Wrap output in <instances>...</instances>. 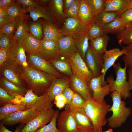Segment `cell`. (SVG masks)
<instances>
[{"instance_id":"cell-45","label":"cell","mask_w":132,"mask_h":132,"mask_svg":"<svg viewBox=\"0 0 132 132\" xmlns=\"http://www.w3.org/2000/svg\"><path fill=\"white\" fill-rule=\"evenodd\" d=\"M80 0H76L74 4L64 13V18L68 17L78 18Z\"/></svg>"},{"instance_id":"cell-24","label":"cell","mask_w":132,"mask_h":132,"mask_svg":"<svg viewBox=\"0 0 132 132\" xmlns=\"http://www.w3.org/2000/svg\"><path fill=\"white\" fill-rule=\"evenodd\" d=\"M40 41L29 32L22 39L21 43L27 53L35 54L39 53Z\"/></svg>"},{"instance_id":"cell-22","label":"cell","mask_w":132,"mask_h":132,"mask_svg":"<svg viewBox=\"0 0 132 132\" xmlns=\"http://www.w3.org/2000/svg\"><path fill=\"white\" fill-rule=\"evenodd\" d=\"M77 17L87 29L93 22L94 16L89 8L87 0H80Z\"/></svg>"},{"instance_id":"cell-38","label":"cell","mask_w":132,"mask_h":132,"mask_svg":"<svg viewBox=\"0 0 132 132\" xmlns=\"http://www.w3.org/2000/svg\"><path fill=\"white\" fill-rule=\"evenodd\" d=\"M59 115V111L55 110L54 116L49 123L41 127L34 132H60L56 126V122Z\"/></svg>"},{"instance_id":"cell-56","label":"cell","mask_w":132,"mask_h":132,"mask_svg":"<svg viewBox=\"0 0 132 132\" xmlns=\"http://www.w3.org/2000/svg\"><path fill=\"white\" fill-rule=\"evenodd\" d=\"M54 103L56 107L59 109L64 107L67 104V102L65 101L61 100L54 101Z\"/></svg>"},{"instance_id":"cell-52","label":"cell","mask_w":132,"mask_h":132,"mask_svg":"<svg viewBox=\"0 0 132 132\" xmlns=\"http://www.w3.org/2000/svg\"><path fill=\"white\" fill-rule=\"evenodd\" d=\"M9 49H0V66L5 62L9 57Z\"/></svg>"},{"instance_id":"cell-26","label":"cell","mask_w":132,"mask_h":132,"mask_svg":"<svg viewBox=\"0 0 132 132\" xmlns=\"http://www.w3.org/2000/svg\"><path fill=\"white\" fill-rule=\"evenodd\" d=\"M110 39L108 34H105L90 41L89 45L96 52L102 56L107 50V48Z\"/></svg>"},{"instance_id":"cell-48","label":"cell","mask_w":132,"mask_h":132,"mask_svg":"<svg viewBox=\"0 0 132 132\" xmlns=\"http://www.w3.org/2000/svg\"><path fill=\"white\" fill-rule=\"evenodd\" d=\"M16 3L21 7L25 9L27 8H33L37 7L40 5L36 0H16Z\"/></svg>"},{"instance_id":"cell-20","label":"cell","mask_w":132,"mask_h":132,"mask_svg":"<svg viewBox=\"0 0 132 132\" xmlns=\"http://www.w3.org/2000/svg\"><path fill=\"white\" fill-rule=\"evenodd\" d=\"M39 53L48 61L51 60L58 54L57 42L43 39L40 41Z\"/></svg>"},{"instance_id":"cell-28","label":"cell","mask_w":132,"mask_h":132,"mask_svg":"<svg viewBox=\"0 0 132 132\" xmlns=\"http://www.w3.org/2000/svg\"><path fill=\"white\" fill-rule=\"evenodd\" d=\"M0 87L10 94L14 96L18 95L24 96L27 90L25 88L16 86L1 77L0 80Z\"/></svg>"},{"instance_id":"cell-15","label":"cell","mask_w":132,"mask_h":132,"mask_svg":"<svg viewBox=\"0 0 132 132\" xmlns=\"http://www.w3.org/2000/svg\"><path fill=\"white\" fill-rule=\"evenodd\" d=\"M71 109L80 132L94 131L91 121L83 108H75Z\"/></svg>"},{"instance_id":"cell-47","label":"cell","mask_w":132,"mask_h":132,"mask_svg":"<svg viewBox=\"0 0 132 132\" xmlns=\"http://www.w3.org/2000/svg\"><path fill=\"white\" fill-rule=\"evenodd\" d=\"M127 51L123 57L125 65L128 69H132V44L127 45Z\"/></svg>"},{"instance_id":"cell-25","label":"cell","mask_w":132,"mask_h":132,"mask_svg":"<svg viewBox=\"0 0 132 132\" xmlns=\"http://www.w3.org/2000/svg\"><path fill=\"white\" fill-rule=\"evenodd\" d=\"M129 0H106L105 11L118 12L119 15L129 8Z\"/></svg>"},{"instance_id":"cell-17","label":"cell","mask_w":132,"mask_h":132,"mask_svg":"<svg viewBox=\"0 0 132 132\" xmlns=\"http://www.w3.org/2000/svg\"><path fill=\"white\" fill-rule=\"evenodd\" d=\"M70 79L68 78H54L46 92L49 98L53 101L56 96L63 93L65 89L69 87Z\"/></svg>"},{"instance_id":"cell-1","label":"cell","mask_w":132,"mask_h":132,"mask_svg":"<svg viewBox=\"0 0 132 132\" xmlns=\"http://www.w3.org/2000/svg\"><path fill=\"white\" fill-rule=\"evenodd\" d=\"M44 97L31 108L15 112L0 120L4 125L11 126L19 123L26 124L37 116L43 110L53 107V101L46 93Z\"/></svg>"},{"instance_id":"cell-34","label":"cell","mask_w":132,"mask_h":132,"mask_svg":"<svg viewBox=\"0 0 132 132\" xmlns=\"http://www.w3.org/2000/svg\"><path fill=\"white\" fill-rule=\"evenodd\" d=\"M102 26L105 34H117L123 31L125 25L122 22L118 16L110 23Z\"/></svg>"},{"instance_id":"cell-30","label":"cell","mask_w":132,"mask_h":132,"mask_svg":"<svg viewBox=\"0 0 132 132\" xmlns=\"http://www.w3.org/2000/svg\"><path fill=\"white\" fill-rule=\"evenodd\" d=\"M0 108V121L15 112L26 110L25 105L20 104L7 103Z\"/></svg>"},{"instance_id":"cell-60","label":"cell","mask_w":132,"mask_h":132,"mask_svg":"<svg viewBox=\"0 0 132 132\" xmlns=\"http://www.w3.org/2000/svg\"><path fill=\"white\" fill-rule=\"evenodd\" d=\"M36 1L40 5L43 6V5L47 3L50 1L47 0H36Z\"/></svg>"},{"instance_id":"cell-35","label":"cell","mask_w":132,"mask_h":132,"mask_svg":"<svg viewBox=\"0 0 132 132\" xmlns=\"http://www.w3.org/2000/svg\"><path fill=\"white\" fill-rule=\"evenodd\" d=\"M45 95V93L42 95L38 96L34 93L33 90L28 89L24 96V105L26 110L30 109L42 99Z\"/></svg>"},{"instance_id":"cell-41","label":"cell","mask_w":132,"mask_h":132,"mask_svg":"<svg viewBox=\"0 0 132 132\" xmlns=\"http://www.w3.org/2000/svg\"><path fill=\"white\" fill-rule=\"evenodd\" d=\"M29 32L35 38L40 41L43 39L42 27L41 23L38 22L30 24L29 26Z\"/></svg>"},{"instance_id":"cell-13","label":"cell","mask_w":132,"mask_h":132,"mask_svg":"<svg viewBox=\"0 0 132 132\" xmlns=\"http://www.w3.org/2000/svg\"><path fill=\"white\" fill-rule=\"evenodd\" d=\"M126 47L122 46L121 50L117 48L107 50L102 55L103 63L101 71L102 74V84L104 86L107 83L105 80V76L107 71L115 64V62L120 56L126 54Z\"/></svg>"},{"instance_id":"cell-54","label":"cell","mask_w":132,"mask_h":132,"mask_svg":"<svg viewBox=\"0 0 132 132\" xmlns=\"http://www.w3.org/2000/svg\"><path fill=\"white\" fill-rule=\"evenodd\" d=\"M76 0H63V8L64 13L74 3Z\"/></svg>"},{"instance_id":"cell-61","label":"cell","mask_w":132,"mask_h":132,"mask_svg":"<svg viewBox=\"0 0 132 132\" xmlns=\"http://www.w3.org/2000/svg\"><path fill=\"white\" fill-rule=\"evenodd\" d=\"M129 8L132 9V0H129Z\"/></svg>"},{"instance_id":"cell-29","label":"cell","mask_w":132,"mask_h":132,"mask_svg":"<svg viewBox=\"0 0 132 132\" xmlns=\"http://www.w3.org/2000/svg\"><path fill=\"white\" fill-rule=\"evenodd\" d=\"M73 39L77 51L84 61L85 55L89 46L88 32L83 33Z\"/></svg>"},{"instance_id":"cell-31","label":"cell","mask_w":132,"mask_h":132,"mask_svg":"<svg viewBox=\"0 0 132 132\" xmlns=\"http://www.w3.org/2000/svg\"><path fill=\"white\" fill-rule=\"evenodd\" d=\"M43 29V39L45 40L57 42L59 38L62 35L59 29L53 24L47 22L44 24Z\"/></svg>"},{"instance_id":"cell-40","label":"cell","mask_w":132,"mask_h":132,"mask_svg":"<svg viewBox=\"0 0 132 132\" xmlns=\"http://www.w3.org/2000/svg\"><path fill=\"white\" fill-rule=\"evenodd\" d=\"M89 8L93 15L104 11L106 0H87Z\"/></svg>"},{"instance_id":"cell-57","label":"cell","mask_w":132,"mask_h":132,"mask_svg":"<svg viewBox=\"0 0 132 132\" xmlns=\"http://www.w3.org/2000/svg\"><path fill=\"white\" fill-rule=\"evenodd\" d=\"M0 18H10L6 9L0 8Z\"/></svg>"},{"instance_id":"cell-42","label":"cell","mask_w":132,"mask_h":132,"mask_svg":"<svg viewBox=\"0 0 132 132\" xmlns=\"http://www.w3.org/2000/svg\"><path fill=\"white\" fill-rule=\"evenodd\" d=\"M18 23L12 20L0 28V34L13 36L16 31Z\"/></svg>"},{"instance_id":"cell-11","label":"cell","mask_w":132,"mask_h":132,"mask_svg":"<svg viewBox=\"0 0 132 132\" xmlns=\"http://www.w3.org/2000/svg\"><path fill=\"white\" fill-rule=\"evenodd\" d=\"M60 31L63 36H71L73 38L88 32V29L78 18H65L63 25Z\"/></svg>"},{"instance_id":"cell-50","label":"cell","mask_w":132,"mask_h":132,"mask_svg":"<svg viewBox=\"0 0 132 132\" xmlns=\"http://www.w3.org/2000/svg\"><path fill=\"white\" fill-rule=\"evenodd\" d=\"M75 91H74L69 87L65 89L62 94L66 98L67 101L66 105L69 104L71 101Z\"/></svg>"},{"instance_id":"cell-7","label":"cell","mask_w":132,"mask_h":132,"mask_svg":"<svg viewBox=\"0 0 132 132\" xmlns=\"http://www.w3.org/2000/svg\"><path fill=\"white\" fill-rule=\"evenodd\" d=\"M67 58L73 73L89 85L94 77L78 52L73 53Z\"/></svg>"},{"instance_id":"cell-49","label":"cell","mask_w":132,"mask_h":132,"mask_svg":"<svg viewBox=\"0 0 132 132\" xmlns=\"http://www.w3.org/2000/svg\"><path fill=\"white\" fill-rule=\"evenodd\" d=\"M119 17L122 22L125 25L127 23L132 22V9L129 8Z\"/></svg>"},{"instance_id":"cell-32","label":"cell","mask_w":132,"mask_h":132,"mask_svg":"<svg viewBox=\"0 0 132 132\" xmlns=\"http://www.w3.org/2000/svg\"><path fill=\"white\" fill-rule=\"evenodd\" d=\"M119 15L117 12L104 11L94 16V22L102 26L112 21Z\"/></svg>"},{"instance_id":"cell-36","label":"cell","mask_w":132,"mask_h":132,"mask_svg":"<svg viewBox=\"0 0 132 132\" xmlns=\"http://www.w3.org/2000/svg\"><path fill=\"white\" fill-rule=\"evenodd\" d=\"M29 32V27L25 19L22 20L18 22L13 38L16 42L21 43L22 39Z\"/></svg>"},{"instance_id":"cell-46","label":"cell","mask_w":132,"mask_h":132,"mask_svg":"<svg viewBox=\"0 0 132 132\" xmlns=\"http://www.w3.org/2000/svg\"><path fill=\"white\" fill-rule=\"evenodd\" d=\"M15 96L11 95L0 87V104L7 103H13Z\"/></svg>"},{"instance_id":"cell-39","label":"cell","mask_w":132,"mask_h":132,"mask_svg":"<svg viewBox=\"0 0 132 132\" xmlns=\"http://www.w3.org/2000/svg\"><path fill=\"white\" fill-rule=\"evenodd\" d=\"M104 34L102 26L94 22L88 29V36L90 41Z\"/></svg>"},{"instance_id":"cell-8","label":"cell","mask_w":132,"mask_h":132,"mask_svg":"<svg viewBox=\"0 0 132 132\" xmlns=\"http://www.w3.org/2000/svg\"><path fill=\"white\" fill-rule=\"evenodd\" d=\"M27 61L29 66L48 74L54 78H60L62 76L56 70L49 62L39 53L35 54L27 53Z\"/></svg>"},{"instance_id":"cell-23","label":"cell","mask_w":132,"mask_h":132,"mask_svg":"<svg viewBox=\"0 0 132 132\" xmlns=\"http://www.w3.org/2000/svg\"><path fill=\"white\" fill-rule=\"evenodd\" d=\"M58 54L53 59L49 61L53 67L59 72L66 75L72 76L73 74L72 69L67 57L65 59L60 58Z\"/></svg>"},{"instance_id":"cell-16","label":"cell","mask_w":132,"mask_h":132,"mask_svg":"<svg viewBox=\"0 0 132 132\" xmlns=\"http://www.w3.org/2000/svg\"><path fill=\"white\" fill-rule=\"evenodd\" d=\"M58 53L60 55L67 57L73 53L78 52L73 37L62 35L57 41Z\"/></svg>"},{"instance_id":"cell-37","label":"cell","mask_w":132,"mask_h":132,"mask_svg":"<svg viewBox=\"0 0 132 132\" xmlns=\"http://www.w3.org/2000/svg\"><path fill=\"white\" fill-rule=\"evenodd\" d=\"M49 3L50 10L54 16L57 19L64 18L63 0H51Z\"/></svg>"},{"instance_id":"cell-59","label":"cell","mask_w":132,"mask_h":132,"mask_svg":"<svg viewBox=\"0 0 132 132\" xmlns=\"http://www.w3.org/2000/svg\"><path fill=\"white\" fill-rule=\"evenodd\" d=\"M54 99V101H55L58 100L64 101L66 102L67 104V100L65 97L62 94H60L55 96V97Z\"/></svg>"},{"instance_id":"cell-44","label":"cell","mask_w":132,"mask_h":132,"mask_svg":"<svg viewBox=\"0 0 132 132\" xmlns=\"http://www.w3.org/2000/svg\"><path fill=\"white\" fill-rule=\"evenodd\" d=\"M85 100L79 94L75 92L72 100L66 106L72 109L75 108H83L86 102Z\"/></svg>"},{"instance_id":"cell-5","label":"cell","mask_w":132,"mask_h":132,"mask_svg":"<svg viewBox=\"0 0 132 132\" xmlns=\"http://www.w3.org/2000/svg\"><path fill=\"white\" fill-rule=\"evenodd\" d=\"M113 66L116 79L115 80L112 76H110L106 78V81L110 86L111 93L114 91L117 92L124 100L130 98L131 94L127 80V67L125 65L122 67L119 62L115 64Z\"/></svg>"},{"instance_id":"cell-51","label":"cell","mask_w":132,"mask_h":132,"mask_svg":"<svg viewBox=\"0 0 132 132\" xmlns=\"http://www.w3.org/2000/svg\"><path fill=\"white\" fill-rule=\"evenodd\" d=\"M25 125V124L20 123L19 125L16 127L15 131L12 132L7 129L5 125L0 122V132H21Z\"/></svg>"},{"instance_id":"cell-12","label":"cell","mask_w":132,"mask_h":132,"mask_svg":"<svg viewBox=\"0 0 132 132\" xmlns=\"http://www.w3.org/2000/svg\"><path fill=\"white\" fill-rule=\"evenodd\" d=\"M84 61L94 78L98 77L102 74V56L96 52L89 45L85 55Z\"/></svg>"},{"instance_id":"cell-6","label":"cell","mask_w":132,"mask_h":132,"mask_svg":"<svg viewBox=\"0 0 132 132\" xmlns=\"http://www.w3.org/2000/svg\"><path fill=\"white\" fill-rule=\"evenodd\" d=\"M1 77L22 88L24 87L21 66L10 58L0 66Z\"/></svg>"},{"instance_id":"cell-14","label":"cell","mask_w":132,"mask_h":132,"mask_svg":"<svg viewBox=\"0 0 132 132\" xmlns=\"http://www.w3.org/2000/svg\"><path fill=\"white\" fill-rule=\"evenodd\" d=\"M102 74L100 76L92 79L89 84V88L93 93V99L99 104L101 103L104 100L105 96L111 93L110 87L108 84L102 85Z\"/></svg>"},{"instance_id":"cell-2","label":"cell","mask_w":132,"mask_h":132,"mask_svg":"<svg viewBox=\"0 0 132 132\" xmlns=\"http://www.w3.org/2000/svg\"><path fill=\"white\" fill-rule=\"evenodd\" d=\"M20 66L23 78L27 83L29 89L34 92H46L54 78L46 73L30 66Z\"/></svg>"},{"instance_id":"cell-53","label":"cell","mask_w":132,"mask_h":132,"mask_svg":"<svg viewBox=\"0 0 132 132\" xmlns=\"http://www.w3.org/2000/svg\"><path fill=\"white\" fill-rule=\"evenodd\" d=\"M15 1L12 0H0V8L6 9Z\"/></svg>"},{"instance_id":"cell-43","label":"cell","mask_w":132,"mask_h":132,"mask_svg":"<svg viewBox=\"0 0 132 132\" xmlns=\"http://www.w3.org/2000/svg\"><path fill=\"white\" fill-rule=\"evenodd\" d=\"M0 49H9L16 43L13 36L0 34Z\"/></svg>"},{"instance_id":"cell-63","label":"cell","mask_w":132,"mask_h":132,"mask_svg":"<svg viewBox=\"0 0 132 132\" xmlns=\"http://www.w3.org/2000/svg\"><path fill=\"white\" fill-rule=\"evenodd\" d=\"M95 132L94 131H93V132Z\"/></svg>"},{"instance_id":"cell-27","label":"cell","mask_w":132,"mask_h":132,"mask_svg":"<svg viewBox=\"0 0 132 132\" xmlns=\"http://www.w3.org/2000/svg\"><path fill=\"white\" fill-rule=\"evenodd\" d=\"M15 1L6 10L9 18L18 23L22 20L26 19L25 13L27 12L25 9L22 8Z\"/></svg>"},{"instance_id":"cell-58","label":"cell","mask_w":132,"mask_h":132,"mask_svg":"<svg viewBox=\"0 0 132 132\" xmlns=\"http://www.w3.org/2000/svg\"><path fill=\"white\" fill-rule=\"evenodd\" d=\"M12 20L10 18H0V28L5 24Z\"/></svg>"},{"instance_id":"cell-3","label":"cell","mask_w":132,"mask_h":132,"mask_svg":"<svg viewBox=\"0 0 132 132\" xmlns=\"http://www.w3.org/2000/svg\"><path fill=\"white\" fill-rule=\"evenodd\" d=\"M111 107L105 100L98 103L92 97L86 101L83 108L91 121L94 132H102L103 127L108 123L106 116Z\"/></svg>"},{"instance_id":"cell-9","label":"cell","mask_w":132,"mask_h":132,"mask_svg":"<svg viewBox=\"0 0 132 132\" xmlns=\"http://www.w3.org/2000/svg\"><path fill=\"white\" fill-rule=\"evenodd\" d=\"M55 111L53 107L44 110L36 117L25 124L21 132H34L41 127L50 122Z\"/></svg>"},{"instance_id":"cell-21","label":"cell","mask_w":132,"mask_h":132,"mask_svg":"<svg viewBox=\"0 0 132 132\" xmlns=\"http://www.w3.org/2000/svg\"><path fill=\"white\" fill-rule=\"evenodd\" d=\"M25 9L27 12H29L30 16L34 22L37 21L39 18H42L51 23L53 24L54 22V16L50 11L48 10L44 6H40Z\"/></svg>"},{"instance_id":"cell-19","label":"cell","mask_w":132,"mask_h":132,"mask_svg":"<svg viewBox=\"0 0 132 132\" xmlns=\"http://www.w3.org/2000/svg\"><path fill=\"white\" fill-rule=\"evenodd\" d=\"M25 51L20 43L17 42L8 50L9 57L20 66L24 67L29 66L27 61Z\"/></svg>"},{"instance_id":"cell-55","label":"cell","mask_w":132,"mask_h":132,"mask_svg":"<svg viewBox=\"0 0 132 132\" xmlns=\"http://www.w3.org/2000/svg\"><path fill=\"white\" fill-rule=\"evenodd\" d=\"M127 72L129 88L130 90H132V69H128Z\"/></svg>"},{"instance_id":"cell-62","label":"cell","mask_w":132,"mask_h":132,"mask_svg":"<svg viewBox=\"0 0 132 132\" xmlns=\"http://www.w3.org/2000/svg\"><path fill=\"white\" fill-rule=\"evenodd\" d=\"M103 132H114L112 129L110 128L107 130Z\"/></svg>"},{"instance_id":"cell-10","label":"cell","mask_w":132,"mask_h":132,"mask_svg":"<svg viewBox=\"0 0 132 132\" xmlns=\"http://www.w3.org/2000/svg\"><path fill=\"white\" fill-rule=\"evenodd\" d=\"M57 127L60 132H80L71 109L66 106L58 116Z\"/></svg>"},{"instance_id":"cell-33","label":"cell","mask_w":132,"mask_h":132,"mask_svg":"<svg viewBox=\"0 0 132 132\" xmlns=\"http://www.w3.org/2000/svg\"><path fill=\"white\" fill-rule=\"evenodd\" d=\"M116 38L119 44H132V22L126 24L124 30L117 35Z\"/></svg>"},{"instance_id":"cell-18","label":"cell","mask_w":132,"mask_h":132,"mask_svg":"<svg viewBox=\"0 0 132 132\" xmlns=\"http://www.w3.org/2000/svg\"><path fill=\"white\" fill-rule=\"evenodd\" d=\"M70 82L75 92L79 94L86 101L92 97L91 93L92 91L89 88V85L81 80L75 74L73 73L70 76Z\"/></svg>"},{"instance_id":"cell-4","label":"cell","mask_w":132,"mask_h":132,"mask_svg":"<svg viewBox=\"0 0 132 132\" xmlns=\"http://www.w3.org/2000/svg\"><path fill=\"white\" fill-rule=\"evenodd\" d=\"M110 96L113 103L109 111H112V114L108 118L107 123L110 128L115 129L120 127L126 122L131 114L132 110L126 106L125 102L122 100L117 92H112Z\"/></svg>"}]
</instances>
